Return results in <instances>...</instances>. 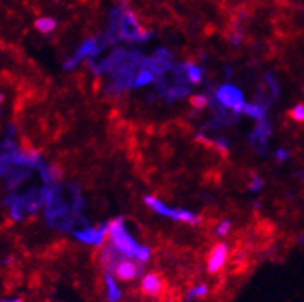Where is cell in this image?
Segmentation results:
<instances>
[{"instance_id": "6da1fadb", "label": "cell", "mask_w": 304, "mask_h": 302, "mask_svg": "<svg viewBox=\"0 0 304 302\" xmlns=\"http://www.w3.org/2000/svg\"><path fill=\"white\" fill-rule=\"evenodd\" d=\"M108 236L115 248L127 258H136V253L141 245L136 244L133 237L127 233L124 225V217H116L108 222Z\"/></svg>"}, {"instance_id": "7a4b0ae2", "label": "cell", "mask_w": 304, "mask_h": 302, "mask_svg": "<svg viewBox=\"0 0 304 302\" xmlns=\"http://www.w3.org/2000/svg\"><path fill=\"white\" fill-rule=\"evenodd\" d=\"M118 37L119 40H138L144 42L150 37V33H142V29L130 11H124L118 26Z\"/></svg>"}, {"instance_id": "3957f363", "label": "cell", "mask_w": 304, "mask_h": 302, "mask_svg": "<svg viewBox=\"0 0 304 302\" xmlns=\"http://www.w3.org/2000/svg\"><path fill=\"white\" fill-rule=\"evenodd\" d=\"M216 101L222 103L224 106H227L232 109V113L235 114H243V108L246 105L243 94L236 87L233 85H222L216 91Z\"/></svg>"}, {"instance_id": "277c9868", "label": "cell", "mask_w": 304, "mask_h": 302, "mask_svg": "<svg viewBox=\"0 0 304 302\" xmlns=\"http://www.w3.org/2000/svg\"><path fill=\"white\" fill-rule=\"evenodd\" d=\"M142 272V267L138 262H133L130 258H124L115 268V276L122 281H132L136 276H139Z\"/></svg>"}, {"instance_id": "5b68a950", "label": "cell", "mask_w": 304, "mask_h": 302, "mask_svg": "<svg viewBox=\"0 0 304 302\" xmlns=\"http://www.w3.org/2000/svg\"><path fill=\"white\" fill-rule=\"evenodd\" d=\"M229 256V247L226 244H216L209 256V272L210 273H216L224 267Z\"/></svg>"}, {"instance_id": "8992f818", "label": "cell", "mask_w": 304, "mask_h": 302, "mask_svg": "<svg viewBox=\"0 0 304 302\" xmlns=\"http://www.w3.org/2000/svg\"><path fill=\"white\" fill-rule=\"evenodd\" d=\"M142 292L149 295V296H159L164 290V281L161 279V276H157L156 273H149L142 278V284H141Z\"/></svg>"}, {"instance_id": "52a82bcc", "label": "cell", "mask_w": 304, "mask_h": 302, "mask_svg": "<svg viewBox=\"0 0 304 302\" xmlns=\"http://www.w3.org/2000/svg\"><path fill=\"white\" fill-rule=\"evenodd\" d=\"M104 279H105V289H107V299L108 302H118L122 296L121 293V289L119 285L116 284V279L113 278L110 272H107L104 275Z\"/></svg>"}, {"instance_id": "ba28073f", "label": "cell", "mask_w": 304, "mask_h": 302, "mask_svg": "<svg viewBox=\"0 0 304 302\" xmlns=\"http://www.w3.org/2000/svg\"><path fill=\"white\" fill-rule=\"evenodd\" d=\"M168 217H171L174 220H179V222H185V224H190V225H196V224H199V220H201V217L195 216L191 211L179 210V208H171Z\"/></svg>"}, {"instance_id": "9c48e42d", "label": "cell", "mask_w": 304, "mask_h": 302, "mask_svg": "<svg viewBox=\"0 0 304 302\" xmlns=\"http://www.w3.org/2000/svg\"><path fill=\"white\" fill-rule=\"evenodd\" d=\"M146 203L150 206V208H152L154 213H157V214H162V216H168V214H170V210H171V208H168V206H167L164 202H161V201L156 199V198L147 196V198H146Z\"/></svg>"}, {"instance_id": "30bf717a", "label": "cell", "mask_w": 304, "mask_h": 302, "mask_svg": "<svg viewBox=\"0 0 304 302\" xmlns=\"http://www.w3.org/2000/svg\"><path fill=\"white\" fill-rule=\"evenodd\" d=\"M156 79V74L149 70V68H141V71H138L136 79H135V87H142V85H147L150 82H153Z\"/></svg>"}, {"instance_id": "8fae6325", "label": "cell", "mask_w": 304, "mask_h": 302, "mask_svg": "<svg viewBox=\"0 0 304 302\" xmlns=\"http://www.w3.org/2000/svg\"><path fill=\"white\" fill-rule=\"evenodd\" d=\"M185 70H187V79L190 84H199L202 81V70L199 67L185 63Z\"/></svg>"}, {"instance_id": "7c38bea8", "label": "cell", "mask_w": 304, "mask_h": 302, "mask_svg": "<svg viewBox=\"0 0 304 302\" xmlns=\"http://www.w3.org/2000/svg\"><path fill=\"white\" fill-rule=\"evenodd\" d=\"M36 28L40 31V33L48 34L56 28V20L51 19V17H40V19L36 20Z\"/></svg>"}, {"instance_id": "4fadbf2b", "label": "cell", "mask_w": 304, "mask_h": 302, "mask_svg": "<svg viewBox=\"0 0 304 302\" xmlns=\"http://www.w3.org/2000/svg\"><path fill=\"white\" fill-rule=\"evenodd\" d=\"M209 293V287H207L205 284H199V285H195V287H191L188 290V299H202L204 296H207Z\"/></svg>"}, {"instance_id": "5bb4252c", "label": "cell", "mask_w": 304, "mask_h": 302, "mask_svg": "<svg viewBox=\"0 0 304 302\" xmlns=\"http://www.w3.org/2000/svg\"><path fill=\"white\" fill-rule=\"evenodd\" d=\"M291 117L297 122H304V105L300 103L291 111Z\"/></svg>"}, {"instance_id": "9a60e30c", "label": "cell", "mask_w": 304, "mask_h": 302, "mask_svg": "<svg viewBox=\"0 0 304 302\" xmlns=\"http://www.w3.org/2000/svg\"><path fill=\"white\" fill-rule=\"evenodd\" d=\"M135 259H136L138 262H147V261L150 259V248H149V247H139Z\"/></svg>"}, {"instance_id": "2e32d148", "label": "cell", "mask_w": 304, "mask_h": 302, "mask_svg": "<svg viewBox=\"0 0 304 302\" xmlns=\"http://www.w3.org/2000/svg\"><path fill=\"white\" fill-rule=\"evenodd\" d=\"M190 103L198 109H202L207 103H209V99H207L205 96H193L190 99Z\"/></svg>"}, {"instance_id": "e0dca14e", "label": "cell", "mask_w": 304, "mask_h": 302, "mask_svg": "<svg viewBox=\"0 0 304 302\" xmlns=\"http://www.w3.org/2000/svg\"><path fill=\"white\" fill-rule=\"evenodd\" d=\"M230 230V220H222L221 224L216 227V234L218 236H226Z\"/></svg>"}, {"instance_id": "ac0fdd59", "label": "cell", "mask_w": 304, "mask_h": 302, "mask_svg": "<svg viewBox=\"0 0 304 302\" xmlns=\"http://www.w3.org/2000/svg\"><path fill=\"white\" fill-rule=\"evenodd\" d=\"M287 156H289V153H287L286 150H278V151H277V157L280 159V161H284Z\"/></svg>"}, {"instance_id": "d6986e66", "label": "cell", "mask_w": 304, "mask_h": 302, "mask_svg": "<svg viewBox=\"0 0 304 302\" xmlns=\"http://www.w3.org/2000/svg\"><path fill=\"white\" fill-rule=\"evenodd\" d=\"M2 302H23V301L19 299V298H15V299H3Z\"/></svg>"}, {"instance_id": "ffe728a7", "label": "cell", "mask_w": 304, "mask_h": 302, "mask_svg": "<svg viewBox=\"0 0 304 302\" xmlns=\"http://www.w3.org/2000/svg\"><path fill=\"white\" fill-rule=\"evenodd\" d=\"M2 101H3V96H2V94H0V103H2Z\"/></svg>"}]
</instances>
